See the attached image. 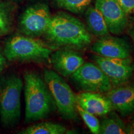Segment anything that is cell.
<instances>
[{
	"label": "cell",
	"mask_w": 134,
	"mask_h": 134,
	"mask_svg": "<svg viewBox=\"0 0 134 134\" xmlns=\"http://www.w3.org/2000/svg\"><path fill=\"white\" fill-rule=\"evenodd\" d=\"M46 38L57 47L81 50L91 44V36L85 24L79 19L64 13L52 17Z\"/></svg>",
	"instance_id": "1"
},
{
	"label": "cell",
	"mask_w": 134,
	"mask_h": 134,
	"mask_svg": "<svg viewBox=\"0 0 134 134\" xmlns=\"http://www.w3.org/2000/svg\"><path fill=\"white\" fill-rule=\"evenodd\" d=\"M25 121H38L47 118L55 110L54 100L43 78L32 71L25 72Z\"/></svg>",
	"instance_id": "2"
},
{
	"label": "cell",
	"mask_w": 134,
	"mask_h": 134,
	"mask_svg": "<svg viewBox=\"0 0 134 134\" xmlns=\"http://www.w3.org/2000/svg\"><path fill=\"white\" fill-rule=\"evenodd\" d=\"M23 87V80L18 75L11 73L0 77V118L4 127L11 128L19 123Z\"/></svg>",
	"instance_id": "3"
},
{
	"label": "cell",
	"mask_w": 134,
	"mask_h": 134,
	"mask_svg": "<svg viewBox=\"0 0 134 134\" xmlns=\"http://www.w3.org/2000/svg\"><path fill=\"white\" fill-rule=\"evenodd\" d=\"M3 53L9 61L41 63L50 60L52 50L38 38L17 35L7 40Z\"/></svg>",
	"instance_id": "4"
},
{
	"label": "cell",
	"mask_w": 134,
	"mask_h": 134,
	"mask_svg": "<svg viewBox=\"0 0 134 134\" xmlns=\"http://www.w3.org/2000/svg\"><path fill=\"white\" fill-rule=\"evenodd\" d=\"M43 79L60 115L65 120L76 121L78 114L76 96L64 78L53 70L45 69Z\"/></svg>",
	"instance_id": "5"
},
{
	"label": "cell",
	"mask_w": 134,
	"mask_h": 134,
	"mask_svg": "<svg viewBox=\"0 0 134 134\" xmlns=\"http://www.w3.org/2000/svg\"><path fill=\"white\" fill-rule=\"evenodd\" d=\"M70 77L76 86L85 92L106 93L113 88L108 77L93 63H84Z\"/></svg>",
	"instance_id": "6"
},
{
	"label": "cell",
	"mask_w": 134,
	"mask_h": 134,
	"mask_svg": "<svg viewBox=\"0 0 134 134\" xmlns=\"http://www.w3.org/2000/svg\"><path fill=\"white\" fill-rule=\"evenodd\" d=\"M48 6L37 3L28 7L22 14L19 23V31L24 36L36 37L44 35L51 21Z\"/></svg>",
	"instance_id": "7"
},
{
	"label": "cell",
	"mask_w": 134,
	"mask_h": 134,
	"mask_svg": "<svg viewBox=\"0 0 134 134\" xmlns=\"http://www.w3.org/2000/svg\"><path fill=\"white\" fill-rule=\"evenodd\" d=\"M94 62L108 77L113 86L129 82L133 76L134 65L131 58H108L94 55Z\"/></svg>",
	"instance_id": "8"
},
{
	"label": "cell",
	"mask_w": 134,
	"mask_h": 134,
	"mask_svg": "<svg viewBox=\"0 0 134 134\" xmlns=\"http://www.w3.org/2000/svg\"><path fill=\"white\" fill-rule=\"evenodd\" d=\"M95 8L101 13L109 32L119 35L124 31L128 23L127 14L117 0H96Z\"/></svg>",
	"instance_id": "9"
},
{
	"label": "cell",
	"mask_w": 134,
	"mask_h": 134,
	"mask_svg": "<svg viewBox=\"0 0 134 134\" xmlns=\"http://www.w3.org/2000/svg\"><path fill=\"white\" fill-rule=\"evenodd\" d=\"M113 110L122 117L134 114V83L122 84L112 88L105 95Z\"/></svg>",
	"instance_id": "10"
},
{
	"label": "cell",
	"mask_w": 134,
	"mask_h": 134,
	"mask_svg": "<svg viewBox=\"0 0 134 134\" xmlns=\"http://www.w3.org/2000/svg\"><path fill=\"white\" fill-rule=\"evenodd\" d=\"M50 61L55 71L63 77L71 76L85 63L83 57L76 49L67 47L52 53Z\"/></svg>",
	"instance_id": "11"
},
{
	"label": "cell",
	"mask_w": 134,
	"mask_h": 134,
	"mask_svg": "<svg viewBox=\"0 0 134 134\" xmlns=\"http://www.w3.org/2000/svg\"><path fill=\"white\" fill-rule=\"evenodd\" d=\"M91 49L98 55L108 58H130L131 53V47L126 41L109 35L100 37Z\"/></svg>",
	"instance_id": "12"
},
{
	"label": "cell",
	"mask_w": 134,
	"mask_h": 134,
	"mask_svg": "<svg viewBox=\"0 0 134 134\" xmlns=\"http://www.w3.org/2000/svg\"><path fill=\"white\" fill-rule=\"evenodd\" d=\"M75 96L76 104L96 116H105L113 110L108 99L101 93L85 91Z\"/></svg>",
	"instance_id": "13"
},
{
	"label": "cell",
	"mask_w": 134,
	"mask_h": 134,
	"mask_svg": "<svg viewBox=\"0 0 134 134\" xmlns=\"http://www.w3.org/2000/svg\"><path fill=\"white\" fill-rule=\"evenodd\" d=\"M85 16L88 31L92 34L99 37L109 35L104 19L98 9L93 6L88 8Z\"/></svg>",
	"instance_id": "14"
},
{
	"label": "cell",
	"mask_w": 134,
	"mask_h": 134,
	"mask_svg": "<svg viewBox=\"0 0 134 134\" xmlns=\"http://www.w3.org/2000/svg\"><path fill=\"white\" fill-rule=\"evenodd\" d=\"M99 133L125 134L126 133V125L113 110L105 115L100 122Z\"/></svg>",
	"instance_id": "15"
},
{
	"label": "cell",
	"mask_w": 134,
	"mask_h": 134,
	"mask_svg": "<svg viewBox=\"0 0 134 134\" xmlns=\"http://www.w3.org/2000/svg\"><path fill=\"white\" fill-rule=\"evenodd\" d=\"M66 127L59 124L45 122L36 124L19 131L21 134H63L67 133Z\"/></svg>",
	"instance_id": "16"
},
{
	"label": "cell",
	"mask_w": 134,
	"mask_h": 134,
	"mask_svg": "<svg viewBox=\"0 0 134 134\" xmlns=\"http://www.w3.org/2000/svg\"><path fill=\"white\" fill-rule=\"evenodd\" d=\"M12 26V9L9 4L0 1V36L8 34Z\"/></svg>",
	"instance_id": "17"
},
{
	"label": "cell",
	"mask_w": 134,
	"mask_h": 134,
	"mask_svg": "<svg viewBox=\"0 0 134 134\" xmlns=\"http://www.w3.org/2000/svg\"><path fill=\"white\" fill-rule=\"evenodd\" d=\"M93 0H55L58 7L75 14L82 13Z\"/></svg>",
	"instance_id": "18"
},
{
	"label": "cell",
	"mask_w": 134,
	"mask_h": 134,
	"mask_svg": "<svg viewBox=\"0 0 134 134\" xmlns=\"http://www.w3.org/2000/svg\"><path fill=\"white\" fill-rule=\"evenodd\" d=\"M76 110L78 114H79L83 121L86 124L87 127L91 131V133L94 134H98L99 132L100 123L96 115L88 113L86 110H83L80 108L78 104L76 106Z\"/></svg>",
	"instance_id": "19"
},
{
	"label": "cell",
	"mask_w": 134,
	"mask_h": 134,
	"mask_svg": "<svg viewBox=\"0 0 134 134\" xmlns=\"http://www.w3.org/2000/svg\"><path fill=\"white\" fill-rule=\"evenodd\" d=\"M127 14L134 12V0H117Z\"/></svg>",
	"instance_id": "20"
},
{
	"label": "cell",
	"mask_w": 134,
	"mask_h": 134,
	"mask_svg": "<svg viewBox=\"0 0 134 134\" xmlns=\"http://www.w3.org/2000/svg\"><path fill=\"white\" fill-rule=\"evenodd\" d=\"M126 133L134 134V114L128 124L126 125Z\"/></svg>",
	"instance_id": "21"
},
{
	"label": "cell",
	"mask_w": 134,
	"mask_h": 134,
	"mask_svg": "<svg viewBox=\"0 0 134 134\" xmlns=\"http://www.w3.org/2000/svg\"><path fill=\"white\" fill-rule=\"evenodd\" d=\"M6 64V60L1 49H0V73L4 70Z\"/></svg>",
	"instance_id": "22"
},
{
	"label": "cell",
	"mask_w": 134,
	"mask_h": 134,
	"mask_svg": "<svg viewBox=\"0 0 134 134\" xmlns=\"http://www.w3.org/2000/svg\"><path fill=\"white\" fill-rule=\"evenodd\" d=\"M11 1H21V0H11Z\"/></svg>",
	"instance_id": "23"
},
{
	"label": "cell",
	"mask_w": 134,
	"mask_h": 134,
	"mask_svg": "<svg viewBox=\"0 0 134 134\" xmlns=\"http://www.w3.org/2000/svg\"><path fill=\"white\" fill-rule=\"evenodd\" d=\"M133 59H134V55H133ZM133 65H134V63H133Z\"/></svg>",
	"instance_id": "24"
}]
</instances>
